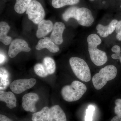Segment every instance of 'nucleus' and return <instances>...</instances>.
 Listing matches in <instances>:
<instances>
[{
	"instance_id": "obj_1",
	"label": "nucleus",
	"mask_w": 121,
	"mask_h": 121,
	"mask_svg": "<svg viewBox=\"0 0 121 121\" xmlns=\"http://www.w3.org/2000/svg\"><path fill=\"white\" fill-rule=\"evenodd\" d=\"M88 51L91 60L97 66L104 65L108 60L106 52L97 48L98 45L102 43L100 37L95 34L89 35L87 38Z\"/></svg>"
},
{
	"instance_id": "obj_2",
	"label": "nucleus",
	"mask_w": 121,
	"mask_h": 121,
	"mask_svg": "<svg viewBox=\"0 0 121 121\" xmlns=\"http://www.w3.org/2000/svg\"><path fill=\"white\" fill-rule=\"evenodd\" d=\"M86 91V86L84 83L75 80L70 85L63 87L61 94L63 98L66 101L74 102L80 99Z\"/></svg>"
},
{
	"instance_id": "obj_3",
	"label": "nucleus",
	"mask_w": 121,
	"mask_h": 121,
	"mask_svg": "<svg viewBox=\"0 0 121 121\" xmlns=\"http://www.w3.org/2000/svg\"><path fill=\"white\" fill-rule=\"evenodd\" d=\"M117 73V68L114 65H107L102 68L92 78V82L95 89L101 90L108 81L112 80L116 77Z\"/></svg>"
},
{
	"instance_id": "obj_4",
	"label": "nucleus",
	"mask_w": 121,
	"mask_h": 121,
	"mask_svg": "<svg viewBox=\"0 0 121 121\" xmlns=\"http://www.w3.org/2000/svg\"><path fill=\"white\" fill-rule=\"evenodd\" d=\"M69 63L74 73L79 79L86 82L91 80L90 70L84 60L72 57L69 60Z\"/></svg>"
},
{
	"instance_id": "obj_5",
	"label": "nucleus",
	"mask_w": 121,
	"mask_h": 121,
	"mask_svg": "<svg viewBox=\"0 0 121 121\" xmlns=\"http://www.w3.org/2000/svg\"><path fill=\"white\" fill-rule=\"evenodd\" d=\"M29 20L36 24H39L43 20L45 11L40 2L36 0L32 1L26 11Z\"/></svg>"
},
{
	"instance_id": "obj_6",
	"label": "nucleus",
	"mask_w": 121,
	"mask_h": 121,
	"mask_svg": "<svg viewBox=\"0 0 121 121\" xmlns=\"http://www.w3.org/2000/svg\"><path fill=\"white\" fill-rule=\"evenodd\" d=\"M36 82V80L33 78L17 79L14 80L11 83L10 88L13 93L19 94L32 88Z\"/></svg>"
},
{
	"instance_id": "obj_7",
	"label": "nucleus",
	"mask_w": 121,
	"mask_h": 121,
	"mask_svg": "<svg viewBox=\"0 0 121 121\" xmlns=\"http://www.w3.org/2000/svg\"><path fill=\"white\" fill-rule=\"evenodd\" d=\"M31 48L26 41L21 39H17L11 43L9 48L8 55L11 58H13L22 52H29Z\"/></svg>"
},
{
	"instance_id": "obj_8",
	"label": "nucleus",
	"mask_w": 121,
	"mask_h": 121,
	"mask_svg": "<svg viewBox=\"0 0 121 121\" xmlns=\"http://www.w3.org/2000/svg\"><path fill=\"white\" fill-rule=\"evenodd\" d=\"M76 20L80 25L89 27L93 24L94 19L91 12L89 9L81 8L77 10Z\"/></svg>"
},
{
	"instance_id": "obj_9",
	"label": "nucleus",
	"mask_w": 121,
	"mask_h": 121,
	"mask_svg": "<svg viewBox=\"0 0 121 121\" xmlns=\"http://www.w3.org/2000/svg\"><path fill=\"white\" fill-rule=\"evenodd\" d=\"M39 99V95L36 93L26 94L22 97V107L25 111L35 112L36 111L35 104Z\"/></svg>"
},
{
	"instance_id": "obj_10",
	"label": "nucleus",
	"mask_w": 121,
	"mask_h": 121,
	"mask_svg": "<svg viewBox=\"0 0 121 121\" xmlns=\"http://www.w3.org/2000/svg\"><path fill=\"white\" fill-rule=\"evenodd\" d=\"M65 29V25L62 22H56L54 25L50 38L56 44L60 45L62 43L63 33Z\"/></svg>"
},
{
	"instance_id": "obj_11",
	"label": "nucleus",
	"mask_w": 121,
	"mask_h": 121,
	"mask_svg": "<svg viewBox=\"0 0 121 121\" xmlns=\"http://www.w3.org/2000/svg\"><path fill=\"white\" fill-rule=\"evenodd\" d=\"M44 48H47L52 53H56L59 50V47L52 41L51 38L47 37H44L43 39L39 40L36 46V49L37 50Z\"/></svg>"
},
{
	"instance_id": "obj_12",
	"label": "nucleus",
	"mask_w": 121,
	"mask_h": 121,
	"mask_svg": "<svg viewBox=\"0 0 121 121\" xmlns=\"http://www.w3.org/2000/svg\"><path fill=\"white\" fill-rule=\"evenodd\" d=\"M48 121H67L65 112L58 105H55L50 108V114Z\"/></svg>"
},
{
	"instance_id": "obj_13",
	"label": "nucleus",
	"mask_w": 121,
	"mask_h": 121,
	"mask_svg": "<svg viewBox=\"0 0 121 121\" xmlns=\"http://www.w3.org/2000/svg\"><path fill=\"white\" fill-rule=\"evenodd\" d=\"M53 28V23L51 21L43 20L38 24L36 36L38 38L44 37L51 31Z\"/></svg>"
},
{
	"instance_id": "obj_14",
	"label": "nucleus",
	"mask_w": 121,
	"mask_h": 121,
	"mask_svg": "<svg viewBox=\"0 0 121 121\" xmlns=\"http://www.w3.org/2000/svg\"><path fill=\"white\" fill-rule=\"evenodd\" d=\"M0 100L5 102L7 106L10 109L15 108L17 106V99L14 94L11 91H0Z\"/></svg>"
},
{
	"instance_id": "obj_15",
	"label": "nucleus",
	"mask_w": 121,
	"mask_h": 121,
	"mask_svg": "<svg viewBox=\"0 0 121 121\" xmlns=\"http://www.w3.org/2000/svg\"><path fill=\"white\" fill-rule=\"evenodd\" d=\"M8 24L5 22H1L0 23V41L5 45L11 43L12 38L7 36V33L10 30Z\"/></svg>"
},
{
	"instance_id": "obj_16",
	"label": "nucleus",
	"mask_w": 121,
	"mask_h": 121,
	"mask_svg": "<svg viewBox=\"0 0 121 121\" xmlns=\"http://www.w3.org/2000/svg\"><path fill=\"white\" fill-rule=\"evenodd\" d=\"M50 109L48 107H45L39 112L33 114L32 121H48L49 118Z\"/></svg>"
},
{
	"instance_id": "obj_17",
	"label": "nucleus",
	"mask_w": 121,
	"mask_h": 121,
	"mask_svg": "<svg viewBox=\"0 0 121 121\" xmlns=\"http://www.w3.org/2000/svg\"><path fill=\"white\" fill-rule=\"evenodd\" d=\"M9 82V75L8 72L4 68L0 69V90H5L8 86Z\"/></svg>"
},
{
	"instance_id": "obj_18",
	"label": "nucleus",
	"mask_w": 121,
	"mask_h": 121,
	"mask_svg": "<svg viewBox=\"0 0 121 121\" xmlns=\"http://www.w3.org/2000/svg\"><path fill=\"white\" fill-rule=\"evenodd\" d=\"M32 0H16L14 9L17 13H24L26 11Z\"/></svg>"
},
{
	"instance_id": "obj_19",
	"label": "nucleus",
	"mask_w": 121,
	"mask_h": 121,
	"mask_svg": "<svg viewBox=\"0 0 121 121\" xmlns=\"http://www.w3.org/2000/svg\"><path fill=\"white\" fill-rule=\"evenodd\" d=\"M43 64L48 74H52L55 71V63L54 60L50 57H46L43 59Z\"/></svg>"
},
{
	"instance_id": "obj_20",
	"label": "nucleus",
	"mask_w": 121,
	"mask_h": 121,
	"mask_svg": "<svg viewBox=\"0 0 121 121\" xmlns=\"http://www.w3.org/2000/svg\"><path fill=\"white\" fill-rule=\"evenodd\" d=\"M79 0H52V7L55 8H59L66 5L76 4Z\"/></svg>"
},
{
	"instance_id": "obj_21",
	"label": "nucleus",
	"mask_w": 121,
	"mask_h": 121,
	"mask_svg": "<svg viewBox=\"0 0 121 121\" xmlns=\"http://www.w3.org/2000/svg\"><path fill=\"white\" fill-rule=\"evenodd\" d=\"M78 9L77 7H72L69 8L63 13V19L65 21H68L71 18H73L76 20L77 19V11Z\"/></svg>"
},
{
	"instance_id": "obj_22",
	"label": "nucleus",
	"mask_w": 121,
	"mask_h": 121,
	"mask_svg": "<svg viewBox=\"0 0 121 121\" xmlns=\"http://www.w3.org/2000/svg\"><path fill=\"white\" fill-rule=\"evenodd\" d=\"M34 70L35 74L39 77L45 78L48 75V74L43 64H42L37 63L36 64L34 67Z\"/></svg>"
},
{
	"instance_id": "obj_23",
	"label": "nucleus",
	"mask_w": 121,
	"mask_h": 121,
	"mask_svg": "<svg viewBox=\"0 0 121 121\" xmlns=\"http://www.w3.org/2000/svg\"><path fill=\"white\" fill-rule=\"evenodd\" d=\"M97 33L101 37H106L109 35V26H104L102 25L99 24L96 27Z\"/></svg>"
},
{
	"instance_id": "obj_24",
	"label": "nucleus",
	"mask_w": 121,
	"mask_h": 121,
	"mask_svg": "<svg viewBox=\"0 0 121 121\" xmlns=\"http://www.w3.org/2000/svg\"><path fill=\"white\" fill-rule=\"evenodd\" d=\"M95 111V107L93 105L88 106L86 111L85 117V121H93L94 112Z\"/></svg>"
},
{
	"instance_id": "obj_25",
	"label": "nucleus",
	"mask_w": 121,
	"mask_h": 121,
	"mask_svg": "<svg viewBox=\"0 0 121 121\" xmlns=\"http://www.w3.org/2000/svg\"><path fill=\"white\" fill-rule=\"evenodd\" d=\"M111 50L112 52L115 53L111 55L112 58L114 59H119L121 56V48L118 45H114L111 48Z\"/></svg>"
},
{
	"instance_id": "obj_26",
	"label": "nucleus",
	"mask_w": 121,
	"mask_h": 121,
	"mask_svg": "<svg viewBox=\"0 0 121 121\" xmlns=\"http://www.w3.org/2000/svg\"><path fill=\"white\" fill-rule=\"evenodd\" d=\"M116 106L114 108V112L117 115H121V99H118L115 100Z\"/></svg>"
},
{
	"instance_id": "obj_27",
	"label": "nucleus",
	"mask_w": 121,
	"mask_h": 121,
	"mask_svg": "<svg viewBox=\"0 0 121 121\" xmlns=\"http://www.w3.org/2000/svg\"><path fill=\"white\" fill-rule=\"evenodd\" d=\"M118 22V21L117 20H113L112 21L110 24L108 25L109 35L112 34L113 32L115 30L117 24Z\"/></svg>"
},
{
	"instance_id": "obj_28",
	"label": "nucleus",
	"mask_w": 121,
	"mask_h": 121,
	"mask_svg": "<svg viewBox=\"0 0 121 121\" xmlns=\"http://www.w3.org/2000/svg\"><path fill=\"white\" fill-rule=\"evenodd\" d=\"M115 31L117 33V39L119 41H121V20L118 21L116 26Z\"/></svg>"
},
{
	"instance_id": "obj_29",
	"label": "nucleus",
	"mask_w": 121,
	"mask_h": 121,
	"mask_svg": "<svg viewBox=\"0 0 121 121\" xmlns=\"http://www.w3.org/2000/svg\"><path fill=\"white\" fill-rule=\"evenodd\" d=\"M0 121H13L9 118L8 117H6L4 115H0Z\"/></svg>"
},
{
	"instance_id": "obj_30",
	"label": "nucleus",
	"mask_w": 121,
	"mask_h": 121,
	"mask_svg": "<svg viewBox=\"0 0 121 121\" xmlns=\"http://www.w3.org/2000/svg\"><path fill=\"white\" fill-rule=\"evenodd\" d=\"M0 64H2L3 63H4L5 61V59H6V58L4 54H3V53L1 52L0 55Z\"/></svg>"
},
{
	"instance_id": "obj_31",
	"label": "nucleus",
	"mask_w": 121,
	"mask_h": 121,
	"mask_svg": "<svg viewBox=\"0 0 121 121\" xmlns=\"http://www.w3.org/2000/svg\"><path fill=\"white\" fill-rule=\"evenodd\" d=\"M110 121H121V115H117L115 116Z\"/></svg>"
},
{
	"instance_id": "obj_32",
	"label": "nucleus",
	"mask_w": 121,
	"mask_h": 121,
	"mask_svg": "<svg viewBox=\"0 0 121 121\" xmlns=\"http://www.w3.org/2000/svg\"><path fill=\"white\" fill-rule=\"evenodd\" d=\"M119 60H120V62H121V57H120V58H119Z\"/></svg>"
},
{
	"instance_id": "obj_33",
	"label": "nucleus",
	"mask_w": 121,
	"mask_h": 121,
	"mask_svg": "<svg viewBox=\"0 0 121 121\" xmlns=\"http://www.w3.org/2000/svg\"><path fill=\"white\" fill-rule=\"evenodd\" d=\"M90 1H93L95 0H90Z\"/></svg>"
},
{
	"instance_id": "obj_34",
	"label": "nucleus",
	"mask_w": 121,
	"mask_h": 121,
	"mask_svg": "<svg viewBox=\"0 0 121 121\" xmlns=\"http://www.w3.org/2000/svg\"></svg>"
}]
</instances>
